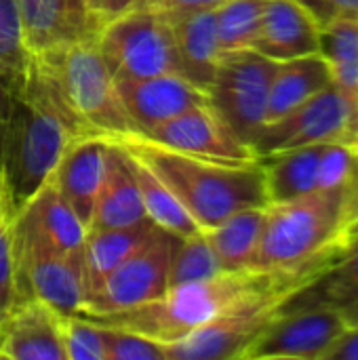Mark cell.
<instances>
[{"mask_svg": "<svg viewBox=\"0 0 358 360\" xmlns=\"http://www.w3.org/2000/svg\"><path fill=\"white\" fill-rule=\"evenodd\" d=\"M82 135L93 133L72 114L34 57L25 82L13 93L0 139V186L11 224L53 177L68 146Z\"/></svg>", "mask_w": 358, "mask_h": 360, "instance_id": "6da1fadb", "label": "cell"}, {"mask_svg": "<svg viewBox=\"0 0 358 360\" xmlns=\"http://www.w3.org/2000/svg\"><path fill=\"white\" fill-rule=\"evenodd\" d=\"M112 139L167 184L200 230L217 226L236 211L270 205L262 160L203 158L165 148L141 133Z\"/></svg>", "mask_w": 358, "mask_h": 360, "instance_id": "7a4b0ae2", "label": "cell"}, {"mask_svg": "<svg viewBox=\"0 0 358 360\" xmlns=\"http://www.w3.org/2000/svg\"><path fill=\"white\" fill-rule=\"evenodd\" d=\"M357 230L358 186L270 202L253 268L287 270L335 257Z\"/></svg>", "mask_w": 358, "mask_h": 360, "instance_id": "3957f363", "label": "cell"}, {"mask_svg": "<svg viewBox=\"0 0 358 360\" xmlns=\"http://www.w3.org/2000/svg\"><path fill=\"white\" fill-rule=\"evenodd\" d=\"M276 270L247 268L238 272H222L207 281L171 287L160 297L129 310L76 316H82L101 327L141 333L169 346L194 333L234 300L266 285L276 274Z\"/></svg>", "mask_w": 358, "mask_h": 360, "instance_id": "277c9868", "label": "cell"}, {"mask_svg": "<svg viewBox=\"0 0 358 360\" xmlns=\"http://www.w3.org/2000/svg\"><path fill=\"white\" fill-rule=\"evenodd\" d=\"M335 257L300 268H279L266 285L234 300L188 338L169 344L167 360H241L245 350L283 314V304Z\"/></svg>", "mask_w": 358, "mask_h": 360, "instance_id": "5b68a950", "label": "cell"}, {"mask_svg": "<svg viewBox=\"0 0 358 360\" xmlns=\"http://www.w3.org/2000/svg\"><path fill=\"white\" fill-rule=\"evenodd\" d=\"M34 57L55 80L72 114L91 133L108 137L139 133L127 114L118 93V80L95 38L78 40Z\"/></svg>", "mask_w": 358, "mask_h": 360, "instance_id": "8992f818", "label": "cell"}, {"mask_svg": "<svg viewBox=\"0 0 358 360\" xmlns=\"http://www.w3.org/2000/svg\"><path fill=\"white\" fill-rule=\"evenodd\" d=\"M11 238L17 302L38 297L61 314H76L87 297L82 253L53 247L25 213L13 219Z\"/></svg>", "mask_w": 358, "mask_h": 360, "instance_id": "52a82bcc", "label": "cell"}, {"mask_svg": "<svg viewBox=\"0 0 358 360\" xmlns=\"http://www.w3.org/2000/svg\"><path fill=\"white\" fill-rule=\"evenodd\" d=\"M95 40L116 80L179 74L175 38L165 13L137 6L103 25Z\"/></svg>", "mask_w": 358, "mask_h": 360, "instance_id": "ba28073f", "label": "cell"}, {"mask_svg": "<svg viewBox=\"0 0 358 360\" xmlns=\"http://www.w3.org/2000/svg\"><path fill=\"white\" fill-rule=\"evenodd\" d=\"M276 65L279 61L253 49L224 53L209 86V101L215 112L249 146L266 124L268 95Z\"/></svg>", "mask_w": 358, "mask_h": 360, "instance_id": "9c48e42d", "label": "cell"}, {"mask_svg": "<svg viewBox=\"0 0 358 360\" xmlns=\"http://www.w3.org/2000/svg\"><path fill=\"white\" fill-rule=\"evenodd\" d=\"M179 243L181 236L156 228L137 251H133L93 293L84 297V304L76 314L120 312L160 297L169 289V268Z\"/></svg>", "mask_w": 358, "mask_h": 360, "instance_id": "30bf717a", "label": "cell"}, {"mask_svg": "<svg viewBox=\"0 0 358 360\" xmlns=\"http://www.w3.org/2000/svg\"><path fill=\"white\" fill-rule=\"evenodd\" d=\"M358 143V118L344 95L329 84L283 118L262 127L251 148L257 160L314 143Z\"/></svg>", "mask_w": 358, "mask_h": 360, "instance_id": "8fae6325", "label": "cell"}, {"mask_svg": "<svg viewBox=\"0 0 358 360\" xmlns=\"http://www.w3.org/2000/svg\"><path fill=\"white\" fill-rule=\"evenodd\" d=\"M346 329V319L333 308L293 310L279 316L241 360H325Z\"/></svg>", "mask_w": 358, "mask_h": 360, "instance_id": "7c38bea8", "label": "cell"}, {"mask_svg": "<svg viewBox=\"0 0 358 360\" xmlns=\"http://www.w3.org/2000/svg\"><path fill=\"white\" fill-rule=\"evenodd\" d=\"M148 139L186 154L230 162L257 160L253 148L245 143L209 103H200L154 129L141 133Z\"/></svg>", "mask_w": 358, "mask_h": 360, "instance_id": "4fadbf2b", "label": "cell"}, {"mask_svg": "<svg viewBox=\"0 0 358 360\" xmlns=\"http://www.w3.org/2000/svg\"><path fill=\"white\" fill-rule=\"evenodd\" d=\"M118 93L139 133H146L200 103H209V93L177 72L139 80H118Z\"/></svg>", "mask_w": 358, "mask_h": 360, "instance_id": "5bb4252c", "label": "cell"}, {"mask_svg": "<svg viewBox=\"0 0 358 360\" xmlns=\"http://www.w3.org/2000/svg\"><path fill=\"white\" fill-rule=\"evenodd\" d=\"M112 141L108 135L76 137L63 152L51 181L80 221L89 228L99 190L106 179Z\"/></svg>", "mask_w": 358, "mask_h": 360, "instance_id": "9a60e30c", "label": "cell"}, {"mask_svg": "<svg viewBox=\"0 0 358 360\" xmlns=\"http://www.w3.org/2000/svg\"><path fill=\"white\" fill-rule=\"evenodd\" d=\"M0 359L65 360L61 312L38 297L17 302L2 321Z\"/></svg>", "mask_w": 358, "mask_h": 360, "instance_id": "2e32d148", "label": "cell"}, {"mask_svg": "<svg viewBox=\"0 0 358 360\" xmlns=\"http://www.w3.org/2000/svg\"><path fill=\"white\" fill-rule=\"evenodd\" d=\"M32 55H42L78 40L95 38L97 27L87 0H15Z\"/></svg>", "mask_w": 358, "mask_h": 360, "instance_id": "e0dca14e", "label": "cell"}, {"mask_svg": "<svg viewBox=\"0 0 358 360\" xmlns=\"http://www.w3.org/2000/svg\"><path fill=\"white\" fill-rule=\"evenodd\" d=\"M319 21L298 0H268L253 51L272 61L319 53Z\"/></svg>", "mask_w": 358, "mask_h": 360, "instance_id": "ac0fdd59", "label": "cell"}, {"mask_svg": "<svg viewBox=\"0 0 358 360\" xmlns=\"http://www.w3.org/2000/svg\"><path fill=\"white\" fill-rule=\"evenodd\" d=\"M165 15L173 30L179 74L209 93L215 70L224 55L217 36L215 8L177 11Z\"/></svg>", "mask_w": 358, "mask_h": 360, "instance_id": "d6986e66", "label": "cell"}, {"mask_svg": "<svg viewBox=\"0 0 358 360\" xmlns=\"http://www.w3.org/2000/svg\"><path fill=\"white\" fill-rule=\"evenodd\" d=\"M306 308H333L342 312L348 327L358 325V232L314 281L283 304V314Z\"/></svg>", "mask_w": 358, "mask_h": 360, "instance_id": "ffe728a7", "label": "cell"}, {"mask_svg": "<svg viewBox=\"0 0 358 360\" xmlns=\"http://www.w3.org/2000/svg\"><path fill=\"white\" fill-rule=\"evenodd\" d=\"M110 158L103 186L99 190L91 228H129L150 219L143 209L141 192L133 175L129 154L110 137Z\"/></svg>", "mask_w": 358, "mask_h": 360, "instance_id": "44dd1931", "label": "cell"}, {"mask_svg": "<svg viewBox=\"0 0 358 360\" xmlns=\"http://www.w3.org/2000/svg\"><path fill=\"white\" fill-rule=\"evenodd\" d=\"M158 226L152 219L129 228H91L82 247V268L87 295L93 293L106 276L137 251Z\"/></svg>", "mask_w": 358, "mask_h": 360, "instance_id": "7402d4cb", "label": "cell"}, {"mask_svg": "<svg viewBox=\"0 0 358 360\" xmlns=\"http://www.w3.org/2000/svg\"><path fill=\"white\" fill-rule=\"evenodd\" d=\"M331 84V74L325 59L317 55H306L289 61H281L276 65L268 108H266V124L283 118L304 101L312 99L317 93Z\"/></svg>", "mask_w": 358, "mask_h": 360, "instance_id": "603a6c76", "label": "cell"}, {"mask_svg": "<svg viewBox=\"0 0 358 360\" xmlns=\"http://www.w3.org/2000/svg\"><path fill=\"white\" fill-rule=\"evenodd\" d=\"M268 207V205H266ZM266 207H249L232 213L213 228L203 230L222 264L224 272L253 268V257L266 221Z\"/></svg>", "mask_w": 358, "mask_h": 360, "instance_id": "cb8c5ba5", "label": "cell"}, {"mask_svg": "<svg viewBox=\"0 0 358 360\" xmlns=\"http://www.w3.org/2000/svg\"><path fill=\"white\" fill-rule=\"evenodd\" d=\"M325 143L304 146L264 158L270 202L293 200L319 192V171Z\"/></svg>", "mask_w": 358, "mask_h": 360, "instance_id": "d4e9b609", "label": "cell"}, {"mask_svg": "<svg viewBox=\"0 0 358 360\" xmlns=\"http://www.w3.org/2000/svg\"><path fill=\"white\" fill-rule=\"evenodd\" d=\"M319 55L329 68L331 84L344 95L358 118V19L333 17L321 25Z\"/></svg>", "mask_w": 358, "mask_h": 360, "instance_id": "484cf974", "label": "cell"}, {"mask_svg": "<svg viewBox=\"0 0 358 360\" xmlns=\"http://www.w3.org/2000/svg\"><path fill=\"white\" fill-rule=\"evenodd\" d=\"M38 228V232L63 253H82L89 228L80 221L74 209L57 192L55 184L49 179L34 200L21 211Z\"/></svg>", "mask_w": 358, "mask_h": 360, "instance_id": "4316f807", "label": "cell"}, {"mask_svg": "<svg viewBox=\"0 0 358 360\" xmlns=\"http://www.w3.org/2000/svg\"><path fill=\"white\" fill-rule=\"evenodd\" d=\"M129 162H131L133 175L137 179L139 192H141L146 215L158 228L169 230V232H173V234H177L181 238H186V236L200 230L198 224L192 219V215L186 211V207L179 202V198L167 188V184L154 171H150L141 160H137L131 154H129Z\"/></svg>", "mask_w": 358, "mask_h": 360, "instance_id": "83f0119b", "label": "cell"}, {"mask_svg": "<svg viewBox=\"0 0 358 360\" xmlns=\"http://www.w3.org/2000/svg\"><path fill=\"white\" fill-rule=\"evenodd\" d=\"M32 61L17 2L0 0V80L15 93L25 82Z\"/></svg>", "mask_w": 358, "mask_h": 360, "instance_id": "f1b7e54d", "label": "cell"}, {"mask_svg": "<svg viewBox=\"0 0 358 360\" xmlns=\"http://www.w3.org/2000/svg\"><path fill=\"white\" fill-rule=\"evenodd\" d=\"M268 0H226L215 8L217 36L224 53L253 49Z\"/></svg>", "mask_w": 358, "mask_h": 360, "instance_id": "f546056e", "label": "cell"}, {"mask_svg": "<svg viewBox=\"0 0 358 360\" xmlns=\"http://www.w3.org/2000/svg\"><path fill=\"white\" fill-rule=\"evenodd\" d=\"M222 264L203 230L181 238L169 268V289L194 281H207L222 274Z\"/></svg>", "mask_w": 358, "mask_h": 360, "instance_id": "4dcf8cb0", "label": "cell"}, {"mask_svg": "<svg viewBox=\"0 0 358 360\" xmlns=\"http://www.w3.org/2000/svg\"><path fill=\"white\" fill-rule=\"evenodd\" d=\"M106 360H167V344H160L141 333L101 327Z\"/></svg>", "mask_w": 358, "mask_h": 360, "instance_id": "1f68e13d", "label": "cell"}, {"mask_svg": "<svg viewBox=\"0 0 358 360\" xmlns=\"http://www.w3.org/2000/svg\"><path fill=\"white\" fill-rule=\"evenodd\" d=\"M61 344L65 360H106L101 329L76 314H61Z\"/></svg>", "mask_w": 358, "mask_h": 360, "instance_id": "d6a6232c", "label": "cell"}, {"mask_svg": "<svg viewBox=\"0 0 358 360\" xmlns=\"http://www.w3.org/2000/svg\"><path fill=\"white\" fill-rule=\"evenodd\" d=\"M17 302L15 291V266H13V238H11V217L4 205L0 186V310L6 314Z\"/></svg>", "mask_w": 358, "mask_h": 360, "instance_id": "836d02e7", "label": "cell"}, {"mask_svg": "<svg viewBox=\"0 0 358 360\" xmlns=\"http://www.w3.org/2000/svg\"><path fill=\"white\" fill-rule=\"evenodd\" d=\"M139 2L141 0H87V8L97 27V34H99V30L103 25L122 17L129 11H133Z\"/></svg>", "mask_w": 358, "mask_h": 360, "instance_id": "e575fe53", "label": "cell"}, {"mask_svg": "<svg viewBox=\"0 0 358 360\" xmlns=\"http://www.w3.org/2000/svg\"><path fill=\"white\" fill-rule=\"evenodd\" d=\"M226 0H141L139 8H152L160 13H177V11H200V8H217ZM135 6V8H137Z\"/></svg>", "mask_w": 358, "mask_h": 360, "instance_id": "d590c367", "label": "cell"}, {"mask_svg": "<svg viewBox=\"0 0 358 360\" xmlns=\"http://www.w3.org/2000/svg\"><path fill=\"white\" fill-rule=\"evenodd\" d=\"M325 360H358V325L344 331V335L325 354Z\"/></svg>", "mask_w": 358, "mask_h": 360, "instance_id": "8d00e7d4", "label": "cell"}, {"mask_svg": "<svg viewBox=\"0 0 358 360\" xmlns=\"http://www.w3.org/2000/svg\"><path fill=\"white\" fill-rule=\"evenodd\" d=\"M298 2L304 8L310 11V15L319 21V25H325L327 21H331L333 17H338L335 11H333V6L327 0H298Z\"/></svg>", "mask_w": 358, "mask_h": 360, "instance_id": "74e56055", "label": "cell"}, {"mask_svg": "<svg viewBox=\"0 0 358 360\" xmlns=\"http://www.w3.org/2000/svg\"><path fill=\"white\" fill-rule=\"evenodd\" d=\"M338 17H350L358 19V0H327Z\"/></svg>", "mask_w": 358, "mask_h": 360, "instance_id": "f35d334b", "label": "cell"}, {"mask_svg": "<svg viewBox=\"0 0 358 360\" xmlns=\"http://www.w3.org/2000/svg\"><path fill=\"white\" fill-rule=\"evenodd\" d=\"M11 99H13V91L0 80V139H2V131L8 118V110H11Z\"/></svg>", "mask_w": 358, "mask_h": 360, "instance_id": "ab89813d", "label": "cell"}, {"mask_svg": "<svg viewBox=\"0 0 358 360\" xmlns=\"http://www.w3.org/2000/svg\"><path fill=\"white\" fill-rule=\"evenodd\" d=\"M2 321H4V312L0 310V340H2Z\"/></svg>", "mask_w": 358, "mask_h": 360, "instance_id": "60d3db41", "label": "cell"}, {"mask_svg": "<svg viewBox=\"0 0 358 360\" xmlns=\"http://www.w3.org/2000/svg\"><path fill=\"white\" fill-rule=\"evenodd\" d=\"M357 232H358V230H357Z\"/></svg>", "mask_w": 358, "mask_h": 360, "instance_id": "b9f144b4", "label": "cell"}]
</instances>
